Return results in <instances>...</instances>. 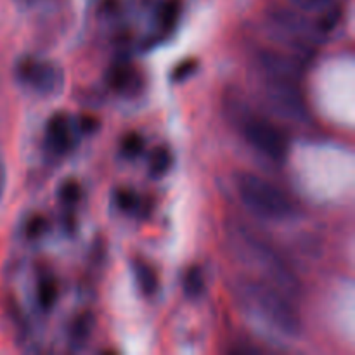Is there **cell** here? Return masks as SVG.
Instances as JSON below:
<instances>
[{
	"mask_svg": "<svg viewBox=\"0 0 355 355\" xmlns=\"http://www.w3.org/2000/svg\"><path fill=\"white\" fill-rule=\"evenodd\" d=\"M180 9H182V3L180 0H165L159 7V14H158V21L159 26L165 33H170L173 28L177 26V21H179L180 16Z\"/></svg>",
	"mask_w": 355,
	"mask_h": 355,
	"instance_id": "cell-14",
	"label": "cell"
},
{
	"mask_svg": "<svg viewBox=\"0 0 355 355\" xmlns=\"http://www.w3.org/2000/svg\"><path fill=\"white\" fill-rule=\"evenodd\" d=\"M184 291L189 298H200L205 291V277L198 266L189 267L184 276Z\"/></svg>",
	"mask_w": 355,
	"mask_h": 355,
	"instance_id": "cell-16",
	"label": "cell"
},
{
	"mask_svg": "<svg viewBox=\"0 0 355 355\" xmlns=\"http://www.w3.org/2000/svg\"><path fill=\"white\" fill-rule=\"evenodd\" d=\"M291 6L300 12H322L328 7L335 6L336 0H290Z\"/></svg>",
	"mask_w": 355,
	"mask_h": 355,
	"instance_id": "cell-19",
	"label": "cell"
},
{
	"mask_svg": "<svg viewBox=\"0 0 355 355\" xmlns=\"http://www.w3.org/2000/svg\"><path fill=\"white\" fill-rule=\"evenodd\" d=\"M3 182H6V170H3L2 162H0V193L3 189Z\"/></svg>",
	"mask_w": 355,
	"mask_h": 355,
	"instance_id": "cell-24",
	"label": "cell"
},
{
	"mask_svg": "<svg viewBox=\"0 0 355 355\" xmlns=\"http://www.w3.org/2000/svg\"><path fill=\"white\" fill-rule=\"evenodd\" d=\"M236 243L243 255L248 257L250 262L262 270L270 284L279 288L288 297H297L300 293V281L295 276L291 267L283 259L279 252L272 245L262 239L260 236L253 234L248 229H236Z\"/></svg>",
	"mask_w": 355,
	"mask_h": 355,
	"instance_id": "cell-2",
	"label": "cell"
},
{
	"mask_svg": "<svg viewBox=\"0 0 355 355\" xmlns=\"http://www.w3.org/2000/svg\"><path fill=\"white\" fill-rule=\"evenodd\" d=\"M198 68V61L196 59H186V61L179 62V64L173 68L172 71V80L173 82H182V80L189 78Z\"/></svg>",
	"mask_w": 355,
	"mask_h": 355,
	"instance_id": "cell-22",
	"label": "cell"
},
{
	"mask_svg": "<svg viewBox=\"0 0 355 355\" xmlns=\"http://www.w3.org/2000/svg\"><path fill=\"white\" fill-rule=\"evenodd\" d=\"M120 149L125 158H137L144 151V139L137 132H130V134L121 139Z\"/></svg>",
	"mask_w": 355,
	"mask_h": 355,
	"instance_id": "cell-17",
	"label": "cell"
},
{
	"mask_svg": "<svg viewBox=\"0 0 355 355\" xmlns=\"http://www.w3.org/2000/svg\"><path fill=\"white\" fill-rule=\"evenodd\" d=\"M134 272H135V279H137V284H139V288L142 290V293L148 295V297H151V295H155L156 291H158V284H159L158 274H156V270L153 269L149 263L137 260V262L134 263Z\"/></svg>",
	"mask_w": 355,
	"mask_h": 355,
	"instance_id": "cell-11",
	"label": "cell"
},
{
	"mask_svg": "<svg viewBox=\"0 0 355 355\" xmlns=\"http://www.w3.org/2000/svg\"><path fill=\"white\" fill-rule=\"evenodd\" d=\"M173 165V156L168 148L165 146H158L149 153L148 170L153 177H163Z\"/></svg>",
	"mask_w": 355,
	"mask_h": 355,
	"instance_id": "cell-12",
	"label": "cell"
},
{
	"mask_svg": "<svg viewBox=\"0 0 355 355\" xmlns=\"http://www.w3.org/2000/svg\"><path fill=\"white\" fill-rule=\"evenodd\" d=\"M107 82L121 94H135L142 87V78L132 66L116 64L107 73Z\"/></svg>",
	"mask_w": 355,
	"mask_h": 355,
	"instance_id": "cell-10",
	"label": "cell"
},
{
	"mask_svg": "<svg viewBox=\"0 0 355 355\" xmlns=\"http://www.w3.org/2000/svg\"><path fill=\"white\" fill-rule=\"evenodd\" d=\"M114 203L120 210L134 211L139 207V198L134 191L130 189H118L114 194Z\"/></svg>",
	"mask_w": 355,
	"mask_h": 355,
	"instance_id": "cell-21",
	"label": "cell"
},
{
	"mask_svg": "<svg viewBox=\"0 0 355 355\" xmlns=\"http://www.w3.org/2000/svg\"><path fill=\"white\" fill-rule=\"evenodd\" d=\"M260 66L267 76H274V78H288L298 82L304 73V61L300 58L277 51H263L260 54Z\"/></svg>",
	"mask_w": 355,
	"mask_h": 355,
	"instance_id": "cell-8",
	"label": "cell"
},
{
	"mask_svg": "<svg viewBox=\"0 0 355 355\" xmlns=\"http://www.w3.org/2000/svg\"><path fill=\"white\" fill-rule=\"evenodd\" d=\"M94 329V315L90 312H83L78 318L73 321L71 329H69V340H71L73 345L82 347L85 345L89 336L92 335Z\"/></svg>",
	"mask_w": 355,
	"mask_h": 355,
	"instance_id": "cell-13",
	"label": "cell"
},
{
	"mask_svg": "<svg viewBox=\"0 0 355 355\" xmlns=\"http://www.w3.org/2000/svg\"><path fill=\"white\" fill-rule=\"evenodd\" d=\"M270 23L276 26L281 33L290 35L297 38L302 45L318 44L322 40L324 35L318 30L314 21L307 19L298 9H286V7H276L270 10Z\"/></svg>",
	"mask_w": 355,
	"mask_h": 355,
	"instance_id": "cell-7",
	"label": "cell"
},
{
	"mask_svg": "<svg viewBox=\"0 0 355 355\" xmlns=\"http://www.w3.org/2000/svg\"><path fill=\"white\" fill-rule=\"evenodd\" d=\"M236 297L252 314L283 336L300 335L302 321L290 297L269 281L239 277L234 284Z\"/></svg>",
	"mask_w": 355,
	"mask_h": 355,
	"instance_id": "cell-1",
	"label": "cell"
},
{
	"mask_svg": "<svg viewBox=\"0 0 355 355\" xmlns=\"http://www.w3.org/2000/svg\"><path fill=\"white\" fill-rule=\"evenodd\" d=\"M76 128H78L82 134H92L99 128V120L94 116H89V114H83V116L78 118L76 121Z\"/></svg>",
	"mask_w": 355,
	"mask_h": 355,
	"instance_id": "cell-23",
	"label": "cell"
},
{
	"mask_svg": "<svg viewBox=\"0 0 355 355\" xmlns=\"http://www.w3.org/2000/svg\"><path fill=\"white\" fill-rule=\"evenodd\" d=\"M58 295H59L58 283H55L52 277H44V279L38 281L37 298H38V305H40L44 311H51V309L54 307L55 300H58Z\"/></svg>",
	"mask_w": 355,
	"mask_h": 355,
	"instance_id": "cell-15",
	"label": "cell"
},
{
	"mask_svg": "<svg viewBox=\"0 0 355 355\" xmlns=\"http://www.w3.org/2000/svg\"><path fill=\"white\" fill-rule=\"evenodd\" d=\"M80 184L76 180L68 179L61 184L59 187V200H61L62 205H73L80 200Z\"/></svg>",
	"mask_w": 355,
	"mask_h": 355,
	"instance_id": "cell-20",
	"label": "cell"
},
{
	"mask_svg": "<svg viewBox=\"0 0 355 355\" xmlns=\"http://www.w3.org/2000/svg\"><path fill=\"white\" fill-rule=\"evenodd\" d=\"M49 222L44 215H33L31 218H28L26 224H24V234L28 239H38L47 232Z\"/></svg>",
	"mask_w": 355,
	"mask_h": 355,
	"instance_id": "cell-18",
	"label": "cell"
},
{
	"mask_svg": "<svg viewBox=\"0 0 355 355\" xmlns=\"http://www.w3.org/2000/svg\"><path fill=\"white\" fill-rule=\"evenodd\" d=\"M47 144L58 155H64L75 146V134L66 113H55L49 118Z\"/></svg>",
	"mask_w": 355,
	"mask_h": 355,
	"instance_id": "cell-9",
	"label": "cell"
},
{
	"mask_svg": "<svg viewBox=\"0 0 355 355\" xmlns=\"http://www.w3.org/2000/svg\"><path fill=\"white\" fill-rule=\"evenodd\" d=\"M16 78L42 96H55L64 87V73L59 66L30 55L16 64Z\"/></svg>",
	"mask_w": 355,
	"mask_h": 355,
	"instance_id": "cell-6",
	"label": "cell"
},
{
	"mask_svg": "<svg viewBox=\"0 0 355 355\" xmlns=\"http://www.w3.org/2000/svg\"><path fill=\"white\" fill-rule=\"evenodd\" d=\"M266 96L270 106L284 118L293 121H307L311 118L307 103L297 80L267 76Z\"/></svg>",
	"mask_w": 355,
	"mask_h": 355,
	"instance_id": "cell-5",
	"label": "cell"
},
{
	"mask_svg": "<svg viewBox=\"0 0 355 355\" xmlns=\"http://www.w3.org/2000/svg\"><path fill=\"white\" fill-rule=\"evenodd\" d=\"M232 107V118L253 149L272 162H284L288 156V139L277 125L259 114L252 113L248 107Z\"/></svg>",
	"mask_w": 355,
	"mask_h": 355,
	"instance_id": "cell-4",
	"label": "cell"
},
{
	"mask_svg": "<svg viewBox=\"0 0 355 355\" xmlns=\"http://www.w3.org/2000/svg\"><path fill=\"white\" fill-rule=\"evenodd\" d=\"M236 189L243 205L257 217L267 220H288L297 214L295 205L276 184L255 173H239Z\"/></svg>",
	"mask_w": 355,
	"mask_h": 355,
	"instance_id": "cell-3",
	"label": "cell"
}]
</instances>
